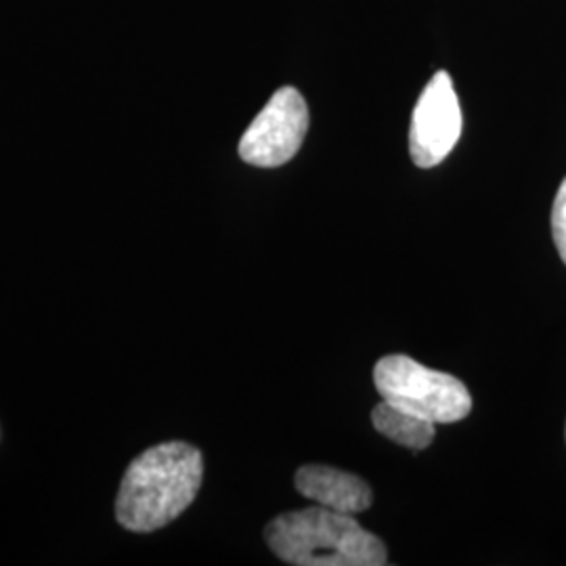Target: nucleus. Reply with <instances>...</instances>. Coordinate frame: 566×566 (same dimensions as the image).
Wrapping results in <instances>:
<instances>
[{"mask_svg": "<svg viewBox=\"0 0 566 566\" xmlns=\"http://www.w3.org/2000/svg\"><path fill=\"white\" fill-rule=\"evenodd\" d=\"M308 130V107L294 86H283L248 126L240 142L243 163L277 168L290 163Z\"/></svg>", "mask_w": 566, "mask_h": 566, "instance_id": "4", "label": "nucleus"}, {"mask_svg": "<svg viewBox=\"0 0 566 566\" xmlns=\"http://www.w3.org/2000/svg\"><path fill=\"white\" fill-rule=\"evenodd\" d=\"M296 489L303 497L315 502L317 506L353 516L365 512L374 502L371 489L365 481L329 465H303L296 472Z\"/></svg>", "mask_w": 566, "mask_h": 566, "instance_id": "6", "label": "nucleus"}, {"mask_svg": "<svg viewBox=\"0 0 566 566\" xmlns=\"http://www.w3.org/2000/svg\"><path fill=\"white\" fill-rule=\"evenodd\" d=\"M552 233H554V243L558 248V254L566 264V179L560 185L554 208H552Z\"/></svg>", "mask_w": 566, "mask_h": 566, "instance_id": "8", "label": "nucleus"}, {"mask_svg": "<svg viewBox=\"0 0 566 566\" xmlns=\"http://www.w3.org/2000/svg\"><path fill=\"white\" fill-rule=\"evenodd\" d=\"M371 424L380 434H385L386 439L413 451H422L434 441V424L430 420L405 411L385 399L378 407H374Z\"/></svg>", "mask_w": 566, "mask_h": 566, "instance_id": "7", "label": "nucleus"}, {"mask_svg": "<svg viewBox=\"0 0 566 566\" xmlns=\"http://www.w3.org/2000/svg\"><path fill=\"white\" fill-rule=\"evenodd\" d=\"M374 385L385 401L432 424H453L472 411V395L462 380L407 355L382 357L374 367Z\"/></svg>", "mask_w": 566, "mask_h": 566, "instance_id": "3", "label": "nucleus"}, {"mask_svg": "<svg viewBox=\"0 0 566 566\" xmlns=\"http://www.w3.org/2000/svg\"><path fill=\"white\" fill-rule=\"evenodd\" d=\"M273 554L294 566H382L385 542L365 531L353 514L324 506L287 512L266 526Z\"/></svg>", "mask_w": 566, "mask_h": 566, "instance_id": "2", "label": "nucleus"}, {"mask_svg": "<svg viewBox=\"0 0 566 566\" xmlns=\"http://www.w3.org/2000/svg\"><path fill=\"white\" fill-rule=\"evenodd\" d=\"M203 479L202 453L187 443L151 447L128 465L116 500L124 528L151 533L179 518L196 500Z\"/></svg>", "mask_w": 566, "mask_h": 566, "instance_id": "1", "label": "nucleus"}, {"mask_svg": "<svg viewBox=\"0 0 566 566\" xmlns=\"http://www.w3.org/2000/svg\"><path fill=\"white\" fill-rule=\"evenodd\" d=\"M462 135V109L447 72H437L416 103L409 128V154L418 168L446 160Z\"/></svg>", "mask_w": 566, "mask_h": 566, "instance_id": "5", "label": "nucleus"}]
</instances>
